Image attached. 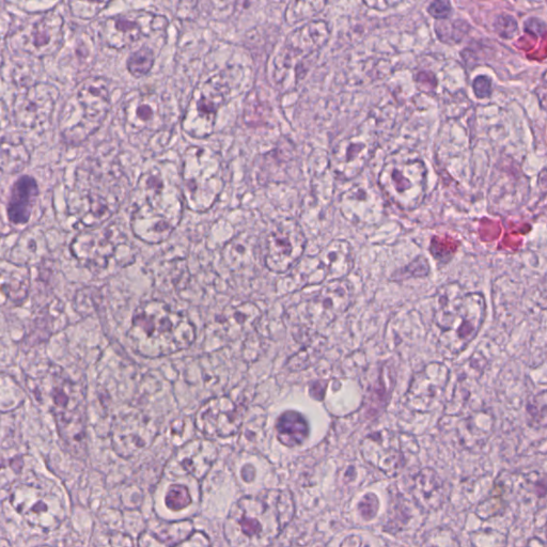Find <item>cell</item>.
<instances>
[{
  "instance_id": "cell-30",
  "label": "cell",
  "mask_w": 547,
  "mask_h": 547,
  "mask_svg": "<svg viewBox=\"0 0 547 547\" xmlns=\"http://www.w3.org/2000/svg\"><path fill=\"white\" fill-rule=\"evenodd\" d=\"M278 441L287 447L302 445L309 436L310 428L307 419L299 412L286 411L276 423Z\"/></svg>"
},
{
  "instance_id": "cell-23",
  "label": "cell",
  "mask_w": 547,
  "mask_h": 547,
  "mask_svg": "<svg viewBox=\"0 0 547 547\" xmlns=\"http://www.w3.org/2000/svg\"><path fill=\"white\" fill-rule=\"evenodd\" d=\"M122 109L125 127L133 134L164 127L163 103L156 93L132 92Z\"/></svg>"
},
{
  "instance_id": "cell-32",
  "label": "cell",
  "mask_w": 547,
  "mask_h": 547,
  "mask_svg": "<svg viewBox=\"0 0 547 547\" xmlns=\"http://www.w3.org/2000/svg\"><path fill=\"white\" fill-rule=\"evenodd\" d=\"M325 343L326 341L323 337H316L310 341L307 346L289 359L288 368L292 371H301L314 365L322 356Z\"/></svg>"
},
{
  "instance_id": "cell-3",
  "label": "cell",
  "mask_w": 547,
  "mask_h": 547,
  "mask_svg": "<svg viewBox=\"0 0 547 547\" xmlns=\"http://www.w3.org/2000/svg\"><path fill=\"white\" fill-rule=\"evenodd\" d=\"M128 339L138 355L164 357L190 348L196 339V327L182 312L154 300L135 310Z\"/></svg>"
},
{
  "instance_id": "cell-38",
  "label": "cell",
  "mask_w": 547,
  "mask_h": 547,
  "mask_svg": "<svg viewBox=\"0 0 547 547\" xmlns=\"http://www.w3.org/2000/svg\"><path fill=\"white\" fill-rule=\"evenodd\" d=\"M507 506L508 504L504 495L497 494L494 490L491 497L484 500V502L478 506L476 513L481 520H489L504 513Z\"/></svg>"
},
{
  "instance_id": "cell-16",
  "label": "cell",
  "mask_w": 547,
  "mask_h": 547,
  "mask_svg": "<svg viewBox=\"0 0 547 547\" xmlns=\"http://www.w3.org/2000/svg\"><path fill=\"white\" fill-rule=\"evenodd\" d=\"M59 90L50 84L39 83L29 87L14 101L15 121L28 131H44L51 121Z\"/></svg>"
},
{
  "instance_id": "cell-9",
  "label": "cell",
  "mask_w": 547,
  "mask_h": 547,
  "mask_svg": "<svg viewBox=\"0 0 547 547\" xmlns=\"http://www.w3.org/2000/svg\"><path fill=\"white\" fill-rule=\"evenodd\" d=\"M240 69L228 68L197 85L185 109L182 129L191 137L207 138L214 133L218 111L238 96L236 77Z\"/></svg>"
},
{
  "instance_id": "cell-43",
  "label": "cell",
  "mask_w": 547,
  "mask_h": 547,
  "mask_svg": "<svg viewBox=\"0 0 547 547\" xmlns=\"http://www.w3.org/2000/svg\"><path fill=\"white\" fill-rule=\"evenodd\" d=\"M173 547H211V542L205 533L195 530L189 538Z\"/></svg>"
},
{
  "instance_id": "cell-34",
  "label": "cell",
  "mask_w": 547,
  "mask_h": 547,
  "mask_svg": "<svg viewBox=\"0 0 547 547\" xmlns=\"http://www.w3.org/2000/svg\"><path fill=\"white\" fill-rule=\"evenodd\" d=\"M325 5L326 3L323 2H292L285 13L286 22L294 25L315 17Z\"/></svg>"
},
{
  "instance_id": "cell-24",
  "label": "cell",
  "mask_w": 547,
  "mask_h": 547,
  "mask_svg": "<svg viewBox=\"0 0 547 547\" xmlns=\"http://www.w3.org/2000/svg\"><path fill=\"white\" fill-rule=\"evenodd\" d=\"M75 243H78L81 247H86L87 259L99 265V267H105L119 247L130 244L125 234L116 225L96 232L84 233L76 238Z\"/></svg>"
},
{
  "instance_id": "cell-14",
  "label": "cell",
  "mask_w": 547,
  "mask_h": 547,
  "mask_svg": "<svg viewBox=\"0 0 547 547\" xmlns=\"http://www.w3.org/2000/svg\"><path fill=\"white\" fill-rule=\"evenodd\" d=\"M167 26L168 21L164 17L146 10H134L105 20L100 35L108 48L119 51Z\"/></svg>"
},
{
  "instance_id": "cell-6",
  "label": "cell",
  "mask_w": 547,
  "mask_h": 547,
  "mask_svg": "<svg viewBox=\"0 0 547 547\" xmlns=\"http://www.w3.org/2000/svg\"><path fill=\"white\" fill-rule=\"evenodd\" d=\"M111 111V90L103 77H90L77 86L59 117L62 139L71 146L82 145L95 134Z\"/></svg>"
},
{
  "instance_id": "cell-20",
  "label": "cell",
  "mask_w": 547,
  "mask_h": 547,
  "mask_svg": "<svg viewBox=\"0 0 547 547\" xmlns=\"http://www.w3.org/2000/svg\"><path fill=\"white\" fill-rule=\"evenodd\" d=\"M353 300V288L347 279L330 281L307 303V317L312 327L322 330L346 312Z\"/></svg>"
},
{
  "instance_id": "cell-21",
  "label": "cell",
  "mask_w": 547,
  "mask_h": 547,
  "mask_svg": "<svg viewBox=\"0 0 547 547\" xmlns=\"http://www.w3.org/2000/svg\"><path fill=\"white\" fill-rule=\"evenodd\" d=\"M159 425L142 412L123 417L117 424L113 444L122 458H132L148 449L159 434Z\"/></svg>"
},
{
  "instance_id": "cell-11",
  "label": "cell",
  "mask_w": 547,
  "mask_h": 547,
  "mask_svg": "<svg viewBox=\"0 0 547 547\" xmlns=\"http://www.w3.org/2000/svg\"><path fill=\"white\" fill-rule=\"evenodd\" d=\"M10 502L29 525L44 531L58 528L66 518L64 499L41 484H18L11 491Z\"/></svg>"
},
{
  "instance_id": "cell-40",
  "label": "cell",
  "mask_w": 547,
  "mask_h": 547,
  "mask_svg": "<svg viewBox=\"0 0 547 547\" xmlns=\"http://www.w3.org/2000/svg\"><path fill=\"white\" fill-rule=\"evenodd\" d=\"M109 3H69L70 10L75 17L80 19H92L106 7Z\"/></svg>"
},
{
  "instance_id": "cell-36",
  "label": "cell",
  "mask_w": 547,
  "mask_h": 547,
  "mask_svg": "<svg viewBox=\"0 0 547 547\" xmlns=\"http://www.w3.org/2000/svg\"><path fill=\"white\" fill-rule=\"evenodd\" d=\"M154 54L149 48H142L130 55L127 67L129 72L136 78L144 77L153 68Z\"/></svg>"
},
{
  "instance_id": "cell-8",
  "label": "cell",
  "mask_w": 547,
  "mask_h": 547,
  "mask_svg": "<svg viewBox=\"0 0 547 547\" xmlns=\"http://www.w3.org/2000/svg\"><path fill=\"white\" fill-rule=\"evenodd\" d=\"M379 185L386 198L399 209L416 210L427 195V166L418 152L400 149L387 156Z\"/></svg>"
},
{
  "instance_id": "cell-18",
  "label": "cell",
  "mask_w": 547,
  "mask_h": 547,
  "mask_svg": "<svg viewBox=\"0 0 547 547\" xmlns=\"http://www.w3.org/2000/svg\"><path fill=\"white\" fill-rule=\"evenodd\" d=\"M243 419V406L229 397H218L201 405L195 423L209 439H227L239 432Z\"/></svg>"
},
{
  "instance_id": "cell-15",
  "label": "cell",
  "mask_w": 547,
  "mask_h": 547,
  "mask_svg": "<svg viewBox=\"0 0 547 547\" xmlns=\"http://www.w3.org/2000/svg\"><path fill=\"white\" fill-rule=\"evenodd\" d=\"M306 237L300 224L291 218L277 223L265 245L264 263L270 271L283 274L303 257Z\"/></svg>"
},
{
  "instance_id": "cell-10",
  "label": "cell",
  "mask_w": 547,
  "mask_h": 547,
  "mask_svg": "<svg viewBox=\"0 0 547 547\" xmlns=\"http://www.w3.org/2000/svg\"><path fill=\"white\" fill-rule=\"evenodd\" d=\"M330 38L324 21H314L292 31L274 60V81L280 91L288 92L304 76L305 62L317 54Z\"/></svg>"
},
{
  "instance_id": "cell-50",
  "label": "cell",
  "mask_w": 547,
  "mask_h": 547,
  "mask_svg": "<svg viewBox=\"0 0 547 547\" xmlns=\"http://www.w3.org/2000/svg\"><path fill=\"white\" fill-rule=\"evenodd\" d=\"M38 547H52V546H49V545H43V546H38Z\"/></svg>"
},
{
  "instance_id": "cell-4",
  "label": "cell",
  "mask_w": 547,
  "mask_h": 547,
  "mask_svg": "<svg viewBox=\"0 0 547 547\" xmlns=\"http://www.w3.org/2000/svg\"><path fill=\"white\" fill-rule=\"evenodd\" d=\"M433 306L439 348L444 356H458L475 340L486 320V299L481 293H464L458 283H450L436 292Z\"/></svg>"
},
{
  "instance_id": "cell-13",
  "label": "cell",
  "mask_w": 547,
  "mask_h": 547,
  "mask_svg": "<svg viewBox=\"0 0 547 547\" xmlns=\"http://www.w3.org/2000/svg\"><path fill=\"white\" fill-rule=\"evenodd\" d=\"M372 120L365 121L353 134L343 138L332 153V169L336 178L350 181L363 173L379 146V137L371 129Z\"/></svg>"
},
{
  "instance_id": "cell-26",
  "label": "cell",
  "mask_w": 547,
  "mask_h": 547,
  "mask_svg": "<svg viewBox=\"0 0 547 547\" xmlns=\"http://www.w3.org/2000/svg\"><path fill=\"white\" fill-rule=\"evenodd\" d=\"M412 495L421 510H440L447 499L446 483L432 468H423L414 478Z\"/></svg>"
},
{
  "instance_id": "cell-28",
  "label": "cell",
  "mask_w": 547,
  "mask_h": 547,
  "mask_svg": "<svg viewBox=\"0 0 547 547\" xmlns=\"http://www.w3.org/2000/svg\"><path fill=\"white\" fill-rule=\"evenodd\" d=\"M261 319V309L254 303L245 302L228 306L222 315L221 323L230 340L252 332Z\"/></svg>"
},
{
  "instance_id": "cell-31",
  "label": "cell",
  "mask_w": 547,
  "mask_h": 547,
  "mask_svg": "<svg viewBox=\"0 0 547 547\" xmlns=\"http://www.w3.org/2000/svg\"><path fill=\"white\" fill-rule=\"evenodd\" d=\"M30 162V153L19 137L0 138V171L5 174H18Z\"/></svg>"
},
{
  "instance_id": "cell-33",
  "label": "cell",
  "mask_w": 547,
  "mask_h": 547,
  "mask_svg": "<svg viewBox=\"0 0 547 547\" xmlns=\"http://www.w3.org/2000/svg\"><path fill=\"white\" fill-rule=\"evenodd\" d=\"M194 531V526L191 521H180L177 523L163 524L159 530V534H151L164 546L173 547L189 538Z\"/></svg>"
},
{
  "instance_id": "cell-22",
  "label": "cell",
  "mask_w": 547,
  "mask_h": 547,
  "mask_svg": "<svg viewBox=\"0 0 547 547\" xmlns=\"http://www.w3.org/2000/svg\"><path fill=\"white\" fill-rule=\"evenodd\" d=\"M354 252L345 240H334L324 247L320 254L305 260V264L316 271L307 274L305 285H319L324 280L345 279L354 268Z\"/></svg>"
},
{
  "instance_id": "cell-19",
  "label": "cell",
  "mask_w": 547,
  "mask_h": 547,
  "mask_svg": "<svg viewBox=\"0 0 547 547\" xmlns=\"http://www.w3.org/2000/svg\"><path fill=\"white\" fill-rule=\"evenodd\" d=\"M403 435L383 430L366 437L359 449L364 460L389 478L397 477L406 465Z\"/></svg>"
},
{
  "instance_id": "cell-12",
  "label": "cell",
  "mask_w": 547,
  "mask_h": 547,
  "mask_svg": "<svg viewBox=\"0 0 547 547\" xmlns=\"http://www.w3.org/2000/svg\"><path fill=\"white\" fill-rule=\"evenodd\" d=\"M64 24V18L56 10L42 14L10 37V48L38 58L54 55L64 44Z\"/></svg>"
},
{
  "instance_id": "cell-45",
  "label": "cell",
  "mask_w": 547,
  "mask_h": 547,
  "mask_svg": "<svg viewBox=\"0 0 547 547\" xmlns=\"http://www.w3.org/2000/svg\"><path fill=\"white\" fill-rule=\"evenodd\" d=\"M428 12L434 19L445 20L450 17L452 8L448 2H434L429 6Z\"/></svg>"
},
{
  "instance_id": "cell-5",
  "label": "cell",
  "mask_w": 547,
  "mask_h": 547,
  "mask_svg": "<svg viewBox=\"0 0 547 547\" xmlns=\"http://www.w3.org/2000/svg\"><path fill=\"white\" fill-rule=\"evenodd\" d=\"M128 190L129 181L116 163L91 161L78 170L73 208L84 225L99 226L119 210Z\"/></svg>"
},
{
  "instance_id": "cell-41",
  "label": "cell",
  "mask_w": 547,
  "mask_h": 547,
  "mask_svg": "<svg viewBox=\"0 0 547 547\" xmlns=\"http://www.w3.org/2000/svg\"><path fill=\"white\" fill-rule=\"evenodd\" d=\"M380 509L379 498L372 493L366 494L358 504V510L365 521H372Z\"/></svg>"
},
{
  "instance_id": "cell-47",
  "label": "cell",
  "mask_w": 547,
  "mask_h": 547,
  "mask_svg": "<svg viewBox=\"0 0 547 547\" xmlns=\"http://www.w3.org/2000/svg\"><path fill=\"white\" fill-rule=\"evenodd\" d=\"M340 547H370V545L361 536L353 535L343 540Z\"/></svg>"
},
{
  "instance_id": "cell-27",
  "label": "cell",
  "mask_w": 547,
  "mask_h": 547,
  "mask_svg": "<svg viewBox=\"0 0 547 547\" xmlns=\"http://www.w3.org/2000/svg\"><path fill=\"white\" fill-rule=\"evenodd\" d=\"M39 197V186L35 178L24 176L12 186L8 202V217L11 223H28Z\"/></svg>"
},
{
  "instance_id": "cell-17",
  "label": "cell",
  "mask_w": 547,
  "mask_h": 547,
  "mask_svg": "<svg viewBox=\"0 0 547 547\" xmlns=\"http://www.w3.org/2000/svg\"><path fill=\"white\" fill-rule=\"evenodd\" d=\"M450 370L442 363H431L414 374L406 405L414 412L431 413L444 402Z\"/></svg>"
},
{
  "instance_id": "cell-29",
  "label": "cell",
  "mask_w": 547,
  "mask_h": 547,
  "mask_svg": "<svg viewBox=\"0 0 547 547\" xmlns=\"http://www.w3.org/2000/svg\"><path fill=\"white\" fill-rule=\"evenodd\" d=\"M494 429V417L488 411L476 412L461 421L458 433L467 449L483 446L490 439Z\"/></svg>"
},
{
  "instance_id": "cell-42",
  "label": "cell",
  "mask_w": 547,
  "mask_h": 547,
  "mask_svg": "<svg viewBox=\"0 0 547 547\" xmlns=\"http://www.w3.org/2000/svg\"><path fill=\"white\" fill-rule=\"evenodd\" d=\"M494 28L500 37L510 39L517 34L518 23L511 15H499L495 20Z\"/></svg>"
},
{
  "instance_id": "cell-2",
  "label": "cell",
  "mask_w": 547,
  "mask_h": 547,
  "mask_svg": "<svg viewBox=\"0 0 547 547\" xmlns=\"http://www.w3.org/2000/svg\"><path fill=\"white\" fill-rule=\"evenodd\" d=\"M295 514L289 490H265L234 504L224 530L231 547H270Z\"/></svg>"
},
{
  "instance_id": "cell-37",
  "label": "cell",
  "mask_w": 547,
  "mask_h": 547,
  "mask_svg": "<svg viewBox=\"0 0 547 547\" xmlns=\"http://www.w3.org/2000/svg\"><path fill=\"white\" fill-rule=\"evenodd\" d=\"M420 547H461V543L451 529L437 527L428 533Z\"/></svg>"
},
{
  "instance_id": "cell-49",
  "label": "cell",
  "mask_w": 547,
  "mask_h": 547,
  "mask_svg": "<svg viewBox=\"0 0 547 547\" xmlns=\"http://www.w3.org/2000/svg\"><path fill=\"white\" fill-rule=\"evenodd\" d=\"M526 547H546V545L540 538H533L528 541Z\"/></svg>"
},
{
  "instance_id": "cell-48",
  "label": "cell",
  "mask_w": 547,
  "mask_h": 547,
  "mask_svg": "<svg viewBox=\"0 0 547 547\" xmlns=\"http://www.w3.org/2000/svg\"><path fill=\"white\" fill-rule=\"evenodd\" d=\"M9 124V112L4 101L0 100V132L4 131Z\"/></svg>"
},
{
  "instance_id": "cell-39",
  "label": "cell",
  "mask_w": 547,
  "mask_h": 547,
  "mask_svg": "<svg viewBox=\"0 0 547 547\" xmlns=\"http://www.w3.org/2000/svg\"><path fill=\"white\" fill-rule=\"evenodd\" d=\"M165 502L169 510L177 512L189 507L193 499L189 489L181 484H176V486L169 488Z\"/></svg>"
},
{
  "instance_id": "cell-35",
  "label": "cell",
  "mask_w": 547,
  "mask_h": 547,
  "mask_svg": "<svg viewBox=\"0 0 547 547\" xmlns=\"http://www.w3.org/2000/svg\"><path fill=\"white\" fill-rule=\"evenodd\" d=\"M472 547H507L508 536L502 531L484 528L470 534Z\"/></svg>"
},
{
  "instance_id": "cell-25",
  "label": "cell",
  "mask_w": 547,
  "mask_h": 547,
  "mask_svg": "<svg viewBox=\"0 0 547 547\" xmlns=\"http://www.w3.org/2000/svg\"><path fill=\"white\" fill-rule=\"evenodd\" d=\"M218 456V450L209 440H195L186 443L176 453L175 461L184 472L198 480L205 477Z\"/></svg>"
},
{
  "instance_id": "cell-1",
  "label": "cell",
  "mask_w": 547,
  "mask_h": 547,
  "mask_svg": "<svg viewBox=\"0 0 547 547\" xmlns=\"http://www.w3.org/2000/svg\"><path fill=\"white\" fill-rule=\"evenodd\" d=\"M176 171L173 164L163 163L140 176L131 220L134 236L140 241L161 244L181 223L184 201Z\"/></svg>"
},
{
  "instance_id": "cell-46",
  "label": "cell",
  "mask_w": 547,
  "mask_h": 547,
  "mask_svg": "<svg viewBox=\"0 0 547 547\" xmlns=\"http://www.w3.org/2000/svg\"><path fill=\"white\" fill-rule=\"evenodd\" d=\"M525 29L528 33L542 36L545 33V24L543 21L533 18L525 23Z\"/></svg>"
},
{
  "instance_id": "cell-44",
  "label": "cell",
  "mask_w": 547,
  "mask_h": 547,
  "mask_svg": "<svg viewBox=\"0 0 547 547\" xmlns=\"http://www.w3.org/2000/svg\"><path fill=\"white\" fill-rule=\"evenodd\" d=\"M475 95L479 99H486L491 96L492 93V81L488 76H478L474 81Z\"/></svg>"
},
{
  "instance_id": "cell-7",
  "label": "cell",
  "mask_w": 547,
  "mask_h": 547,
  "mask_svg": "<svg viewBox=\"0 0 547 547\" xmlns=\"http://www.w3.org/2000/svg\"><path fill=\"white\" fill-rule=\"evenodd\" d=\"M226 185L221 155L208 147L191 146L183 155L182 196L196 213L209 211Z\"/></svg>"
}]
</instances>
